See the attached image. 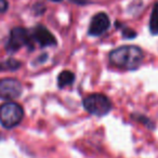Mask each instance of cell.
I'll use <instances>...</instances> for the list:
<instances>
[{
	"instance_id": "obj_1",
	"label": "cell",
	"mask_w": 158,
	"mask_h": 158,
	"mask_svg": "<svg viewBox=\"0 0 158 158\" xmlns=\"http://www.w3.org/2000/svg\"><path fill=\"white\" fill-rule=\"evenodd\" d=\"M110 60L118 67L128 70H135L143 61V52L135 46L119 47L110 52Z\"/></svg>"
},
{
	"instance_id": "obj_2",
	"label": "cell",
	"mask_w": 158,
	"mask_h": 158,
	"mask_svg": "<svg viewBox=\"0 0 158 158\" xmlns=\"http://www.w3.org/2000/svg\"><path fill=\"white\" fill-rule=\"evenodd\" d=\"M24 116L22 106L14 102H7L0 106V123L7 129L14 128L21 123Z\"/></svg>"
},
{
	"instance_id": "obj_3",
	"label": "cell",
	"mask_w": 158,
	"mask_h": 158,
	"mask_svg": "<svg viewBox=\"0 0 158 158\" xmlns=\"http://www.w3.org/2000/svg\"><path fill=\"white\" fill-rule=\"evenodd\" d=\"M84 107L87 112L95 116H104L112 110V103L106 95L101 93L90 94L84 100Z\"/></svg>"
},
{
	"instance_id": "obj_4",
	"label": "cell",
	"mask_w": 158,
	"mask_h": 158,
	"mask_svg": "<svg viewBox=\"0 0 158 158\" xmlns=\"http://www.w3.org/2000/svg\"><path fill=\"white\" fill-rule=\"evenodd\" d=\"M23 87L18 79L5 78L0 80V98L5 100H13L22 94Z\"/></svg>"
},
{
	"instance_id": "obj_5",
	"label": "cell",
	"mask_w": 158,
	"mask_h": 158,
	"mask_svg": "<svg viewBox=\"0 0 158 158\" xmlns=\"http://www.w3.org/2000/svg\"><path fill=\"white\" fill-rule=\"evenodd\" d=\"M29 44V36L27 31L22 27H15L11 31L9 41L7 44V50L14 52L20 50L22 47L28 46Z\"/></svg>"
},
{
	"instance_id": "obj_6",
	"label": "cell",
	"mask_w": 158,
	"mask_h": 158,
	"mask_svg": "<svg viewBox=\"0 0 158 158\" xmlns=\"http://www.w3.org/2000/svg\"><path fill=\"white\" fill-rule=\"evenodd\" d=\"M110 26V21L107 14L100 12L95 14L90 22V27H89V35L91 36H101Z\"/></svg>"
},
{
	"instance_id": "obj_7",
	"label": "cell",
	"mask_w": 158,
	"mask_h": 158,
	"mask_svg": "<svg viewBox=\"0 0 158 158\" xmlns=\"http://www.w3.org/2000/svg\"><path fill=\"white\" fill-rule=\"evenodd\" d=\"M34 39L38 42L41 47L53 46L56 44L55 37L42 25H38L34 29Z\"/></svg>"
},
{
	"instance_id": "obj_8",
	"label": "cell",
	"mask_w": 158,
	"mask_h": 158,
	"mask_svg": "<svg viewBox=\"0 0 158 158\" xmlns=\"http://www.w3.org/2000/svg\"><path fill=\"white\" fill-rule=\"evenodd\" d=\"M75 80V75L69 70H64L57 77V86L60 88H64L66 86H69L74 82Z\"/></svg>"
},
{
	"instance_id": "obj_9",
	"label": "cell",
	"mask_w": 158,
	"mask_h": 158,
	"mask_svg": "<svg viewBox=\"0 0 158 158\" xmlns=\"http://www.w3.org/2000/svg\"><path fill=\"white\" fill-rule=\"evenodd\" d=\"M149 31L153 35H158V3H155L149 21Z\"/></svg>"
},
{
	"instance_id": "obj_10",
	"label": "cell",
	"mask_w": 158,
	"mask_h": 158,
	"mask_svg": "<svg viewBox=\"0 0 158 158\" xmlns=\"http://www.w3.org/2000/svg\"><path fill=\"white\" fill-rule=\"evenodd\" d=\"M123 38H127V39H133V38L136 37V33L133 29L125 27V28L123 29Z\"/></svg>"
},
{
	"instance_id": "obj_11",
	"label": "cell",
	"mask_w": 158,
	"mask_h": 158,
	"mask_svg": "<svg viewBox=\"0 0 158 158\" xmlns=\"http://www.w3.org/2000/svg\"><path fill=\"white\" fill-rule=\"evenodd\" d=\"M6 65H7V68H9V69L11 70H14V69H18L19 67H21V63L19 61H16V60H8L7 63H6Z\"/></svg>"
},
{
	"instance_id": "obj_12",
	"label": "cell",
	"mask_w": 158,
	"mask_h": 158,
	"mask_svg": "<svg viewBox=\"0 0 158 158\" xmlns=\"http://www.w3.org/2000/svg\"><path fill=\"white\" fill-rule=\"evenodd\" d=\"M9 7L7 0H0V12H6Z\"/></svg>"
},
{
	"instance_id": "obj_13",
	"label": "cell",
	"mask_w": 158,
	"mask_h": 158,
	"mask_svg": "<svg viewBox=\"0 0 158 158\" xmlns=\"http://www.w3.org/2000/svg\"><path fill=\"white\" fill-rule=\"evenodd\" d=\"M70 1L77 3V5H86L87 3V0H70Z\"/></svg>"
},
{
	"instance_id": "obj_14",
	"label": "cell",
	"mask_w": 158,
	"mask_h": 158,
	"mask_svg": "<svg viewBox=\"0 0 158 158\" xmlns=\"http://www.w3.org/2000/svg\"><path fill=\"white\" fill-rule=\"evenodd\" d=\"M52 1H56V2H59V1H62V0H52Z\"/></svg>"
}]
</instances>
